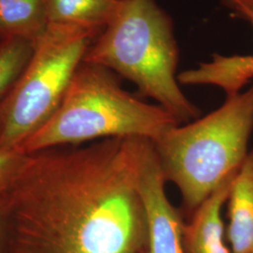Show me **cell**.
Listing matches in <instances>:
<instances>
[{
  "instance_id": "6da1fadb",
  "label": "cell",
  "mask_w": 253,
  "mask_h": 253,
  "mask_svg": "<svg viewBox=\"0 0 253 253\" xmlns=\"http://www.w3.org/2000/svg\"><path fill=\"white\" fill-rule=\"evenodd\" d=\"M145 140L115 137L29 154L8 190L6 253H145Z\"/></svg>"
},
{
  "instance_id": "7a4b0ae2",
  "label": "cell",
  "mask_w": 253,
  "mask_h": 253,
  "mask_svg": "<svg viewBox=\"0 0 253 253\" xmlns=\"http://www.w3.org/2000/svg\"><path fill=\"white\" fill-rule=\"evenodd\" d=\"M84 61L99 64L137 86L179 124L200 118L176 75L179 49L172 19L156 0H123Z\"/></svg>"
},
{
  "instance_id": "3957f363",
  "label": "cell",
  "mask_w": 253,
  "mask_h": 253,
  "mask_svg": "<svg viewBox=\"0 0 253 253\" xmlns=\"http://www.w3.org/2000/svg\"><path fill=\"white\" fill-rule=\"evenodd\" d=\"M178 125L162 106L126 90L117 73L83 60L54 116L18 151L34 153L115 137L154 142Z\"/></svg>"
},
{
  "instance_id": "277c9868",
  "label": "cell",
  "mask_w": 253,
  "mask_h": 253,
  "mask_svg": "<svg viewBox=\"0 0 253 253\" xmlns=\"http://www.w3.org/2000/svg\"><path fill=\"white\" fill-rule=\"evenodd\" d=\"M253 132V84L226 97L204 118L174 126L152 142L163 176L179 190L187 216L239 170Z\"/></svg>"
},
{
  "instance_id": "5b68a950",
  "label": "cell",
  "mask_w": 253,
  "mask_h": 253,
  "mask_svg": "<svg viewBox=\"0 0 253 253\" xmlns=\"http://www.w3.org/2000/svg\"><path fill=\"white\" fill-rule=\"evenodd\" d=\"M100 32L49 24L26 71L0 101V152L18 150L54 116Z\"/></svg>"
},
{
  "instance_id": "8992f818",
  "label": "cell",
  "mask_w": 253,
  "mask_h": 253,
  "mask_svg": "<svg viewBox=\"0 0 253 253\" xmlns=\"http://www.w3.org/2000/svg\"><path fill=\"white\" fill-rule=\"evenodd\" d=\"M163 176L152 141L145 139L140 157L139 187L145 204L148 240L144 253H185L184 220L165 191Z\"/></svg>"
},
{
  "instance_id": "52a82bcc",
  "label": "cell",
  "mask_w": 253,
  "mask_h": 253,
  "mask_svg": "<svg viewBox=\"0 0 253 253\" xmlns=\"http://www.w3.org/2000/svg\"><path fill=\"white\" fill-rule=\"evenodd\" d=\"M237 172L231 173L190 215L189 222L184 223L185 253H233L226 243L221 213Z\"/></svg>"
},
{
  "instance_id": "ba28073f",
  "label": "cell",
  "mask_w": 253,
  "mask_h": 253,
  "mask_svg": "<svg viewBox=\"0 0 253 253\" xmlns=\"http://www.w3.org/2000/svg\"><path fill=\"white\" fill-rule=\"evenodd\" d=\"M226 204L232 253H253V148L235 175Z\"/></svg>"
},
{
  "instance_id": "9c48e42d",
  "label": "cell",
  "mask_w": 253,
  "mask_h": 253,
  "mask_svg": "<svg viewBox=\"0 0 253 253\" xmlns=\"http://www.w3.org/2000/svg\"><path fill=\"white\" fill-rule=\"evenodd\" d=\"M182 84H214L225 91L227 97L241 92L253 78V54L223 56L215 54L210 62L180 73Z\"/></svg>"
},
{
  "instance_id": "30bf717a",
  "label": "cell",
  "mask_w": 253,
  "mask_h": 253,
  "mask_svg": "<svg viewBox=\"0 0 253 253\" xmlns=\"http://www.w3.org/2000/svg\"><path fill=\"white\" fill-rule=\"evenodd\" d=\"M49 26L46 0H0V40L38 42Z\"/></svg>"
},
{
  "instance_id": "8fae6325",
  "label": "cell",
  "mask_w": 253,
  "mask_h": 253,
  "mask_svg": "<svg viewBox=\"0 0 253 253\" xmlns=\"http://www.w3.org/2000/svg\"><path fill=\"white\" fill-rule=\"evenodd\" d=\"M117 0H46L49 24L102 31L118 9Z\"/></svg>"
},
{
  "instance_id": "7c38bea8",
  "label": "cell",
  "mask_w": 253,
  "mask_h": 253,
  "mask_svg": "<svg viewBox=\"0 0 253 253\" xmlns=\"http://www.w3.org/2000/svg\"><path fill=\"white\" fill-rule=\"evenodd\" d=\"M37 42L24 38L0 40V101L26 71L35 53Z\"/></svg>"
},
{
  "instance_id": "4fadbf2b",
  "label": "cell",
  "mask_w": 253,
  "mask_h": 253,
  "mask_svg": "<svg viewBox=\"0 0 253 253\" xmlns=\"http://www.w3.org/2000/svg\"><path fill=\"white\" fill-rule=\"evenodd\" d=\"M29 154L18 150L0 152V191H8L24 170Z\"/></svg>"
},
{
  "instance_id": "5bb4252c",
  "label": "cell",
  "mask_w": 253,
  "mask_h": 253,
  "mask_svg": "<svg viewBox=\"0 0 253 253\" xmlns=\"http://www.w3.org/2000/svg\"><path fill=\"white\" fill-rule=\"evenodd\" d=\"M223 5L249 23L253 21V0H221Z\"/></svg>"
},
{
  "instance_id": "9a60e30c",
  "label": "cell",
  "mask_w": 253,
  "mask_h": 253,
  "mask_svg": "<svg viewBox=\"0 0 253 253\" xmlns=\"http://www.w3.org/2000/svg\"><path fill=\"white\" fill-rule=\"evenodd\" d=\"M8 226V191H0V253H6Z\"/></svg>"
},
{
  "instance_id": "2e32d148",
  "label": "cell",
  "mask_w": 253,
  "mask_h": 253,
  "mask_svg": "<svg viewBox=\"0 0 253 253\" xmlns=\"http://www.w3.org/2000/svg\"><path fill=\"white\" fill-rule=\"evenodd\" d=\"M250 24H251V25H252V26H253V21H252V22H250Z\"/></svg>"
},
{
  "instance_id": "e0dca14e",
  "label": "cell",
  "mask_w": 253,
  "mask_h": 253,
  "mask_svg": "<svg viewBox=\"0 0 253 253\" xmlns=\"http://www.w3.org/2000/svg\"><path fill=\"white\" fill-rule=\"evenodd\" d=\"M117 1H123V0H117Z\"/></svg>"
}]
</instances>
